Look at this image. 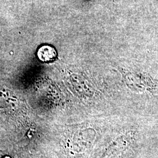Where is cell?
<instances>
[{
	"label": "cell",
	"mask_w": 158,
	"mask_h": 158,
	"mask_svg": "<svg viewBox=\"0 0 158 158\" xmlns=\"http://www.w3.org/2000/svg\"><path fill=\"white\" fill-rule=\"evenodd\" d=\"M40 61L44 63L52 62L57 57L56 49L52 46L43 45L40 46L36 53Z\"/></svg>",
	"instance_id": "1"
}]
</instances>
